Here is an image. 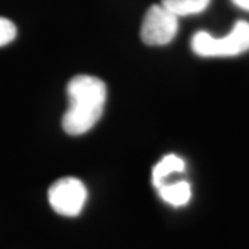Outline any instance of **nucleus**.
Instances as JSON below:
<instances>
[{
  "label": "nucleus",
  "mask_w": 249,
  "mask_h": 249,
  "mask_svg": "<svg viewBox=\"0 0 249 249\" xmlns=\"http://www.w3.org/2000/svg\"><path fill=\"white\" fill-rule=\"evenodd\" d=\"M186 169V162L180 157L170 154L163 157L152 169V184L155 188H160L165 184V180L173 173H180Z\"/></svg>",
  "instance_id": "5"
},
{
  "label": "nucleus",
  "mask_w": 249,
  "mask_h": 249,
  "mask_svg": "<svg viewBox=\"0 0 249 249\" xmlns=\"http://www.w3.org/2000/svg\"><path fill=\"white\" fill-rule=\"evenodd\" d=\"M158 194L166 202L175 208L184 206L191 199V186L187 181L165 183L158 188Z\"/></svg>",
  "instance_id": "6"
},
{
  "label": "nucleus",
  "mask_w": 249,
  "mask_h": 249,
  "mask_svg": "<svg viewBox=\"0 0 249 249\" xmlns=\"http://www.w3.org/2000/svg\"><path fill=\"white\" fill-rule=\"evenodd\" d=\"M70 107L62 118V127L71 136L89 132L100 121L107 101L106 83L96 76L78 75L67 88Z\"/></svg>",
  "instance_id": "1"
},
{
  "label": "nucleus",
  "mask_w": 249,
  "mask_h": 249,
  "mask_svg": "<svg viewBox=\"0 0 249 249\" xmlns=\"http://www.w3.org/2000/svg\"><path fill=\"white\" fill-rule=\"evenodd\" d=\"M211 0H162V6L172 11L176 17L196 16L208 9Z\"/></svg>",
  "instance_id": "7"
},
{
  "label": "nucleus",
  "mask_w": 249,
  "mask_h": 249,
  "mask_svg": "<svg viewBox=\"0 0 249 249\" xmlns=\"http://www.w3.org/2000/svg\"><path fill=\"white\" fill-rule=\"evenodd\" d=\"M178 29V17L162 4H154L147 10L142 24V42L148 46L170 43Z\"/></svg>",
  "instance_id": "3"
},
{
  "label": "nucleus",
  "mask_w": 249,
  "mask_h": 249,
  "mask_svg": "<svg viewBox=\"0 0 249 249\" xmlns=\"http://www.w3.org/2000/svg\"><path fill=\"white\" fill-rule=\"evenodd\" d=\"M17 36V28L16 25L7 19L0 17V47L11 43Z\"/></svg>",
  "instance_id": "8"
},
{
  "label": "nucleus",
  "mask_w": 249,
  "mask_h": 249,
  "mask_svg": "<svg viewBox=\"0 0 249 249\" xmlns=\"http://www.w3.org/2000/svg\"><path fill=\"white\" fill-rule=\"evenodd\" d=\"M231 1L237 7L245 10V11H249V0H231Z\"/></svg>",
  "instance_id": "9"
},
{
  "label": "nucleus",
  "mask_w": 249,
  "mask_h": 249,
  "mask_svg": "<svg viewBox=\"0 0 249 249\" xmlns=\"http://www.w3.org/2000/svg\"><path fill=\"white\" fill-rule=\"evenodd\" d=\"M86 198L88 190L79 178H60L49 188V202L54 212L67 217L78 216L86 204Z\"/></svg>",
  "instance_id": "4"
},
{
  "label": "nucleus",
  "mask_w": 249,
  "mask_h": 249,
  "mask_svg": "<svg viewBox=\"0 0 249 249\" xmlns=\"http://www.w3.org/2000/svg\"><path fill=\"white\" fill-rule=\"evenodd\" d=\"M193 52L199 57H234L249 50V22L240 19L231 32L214 37L206 31H198L191 39Z\"/></svg>",
  "instance_id": "2"
}]
</instances>
